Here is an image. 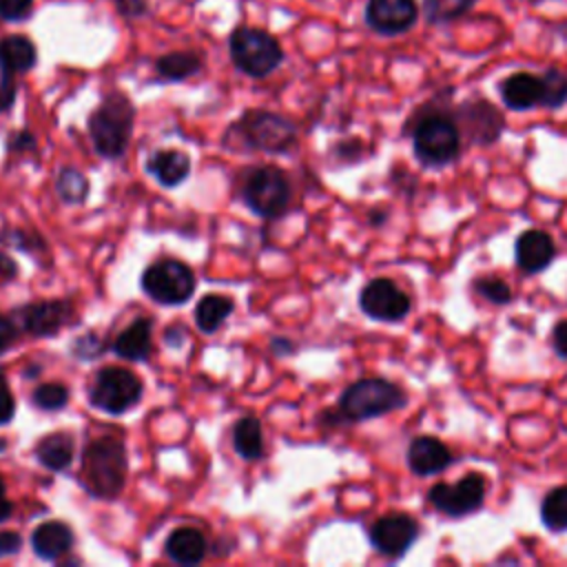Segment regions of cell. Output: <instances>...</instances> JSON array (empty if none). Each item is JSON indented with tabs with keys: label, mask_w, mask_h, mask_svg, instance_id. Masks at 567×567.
<instances>
[{
	"label": "cell",
	"mask_w": 567,
	"mask_h": 567,
	"mask_svg": "<svg viewBox=\"0 0 567 567\" xmlns=\"http://www.w3.org/2000/svg\"><path fill=\"white\" fill-rule=\"evenodd\" d=\"M412 151L425 168H443L461 153V126L452 113L427 111L412 126Z\"/></svg>",
	"instance_id": "cell-1"
},
{
	"label": "cell",
	"mask_w": 567,
	"mask_h": 567,
	"mask_svg": "<svg viewBox=\"0 0 567 567\" xmlns=\"http://www.w3.org/2000/svg\"><path fill=\"white\" fill-rule=\"evenodd\" d=\"M133 120L135 109L124 93L111 91L104 95V100L89 115V135L95 151L106 159L120 157L128 146Z\"/></svg>",
	"instance_id": "cell-2"
},
{
	"label": "cell",
	"mask_w": 567,
	"mask_h": 567,
	"mask_svg": "<svg viewBox=\"0 0 567 567\" xmlns=\"http://www.w3.org/2000/svg\"><path fill=\"white\" fill-rule=\"evenodd\" d=\"M126 450L113 436H102L84 450L82 483L97 498H117L126 483Z\"/></svg>",
	"instance_id": "cell-3"
},
{
	"label": "cell",
	"mask_w": 567,
	"mask_h": 567,
	"mask_svg": "<svg viewBox=\"0 0 567 567\" xmlns=\"http://www.w3.org/2000/svg\"><path fill=\"white\" fill-rule=\"evenodd\" d=\"M408 394L392 381L368 377L350 383L339 399V414L346 421H368L405 408Z\"/></svg>",
	"instance_id": "cell-4"
},
{
	"label": "cell",
	"mask_w": 567,
	"mask_h": 567,
	"mask_svg": "<svg viewBox=\"0 0 567 567\" xmlns=\"http://www.w3.org/2000/svg\"><path fill=\"white\" fill-rule=\"evenodd\" d=\"M237 142V148L286 153L295 144V124L279 113L248 111L226 133V142Z\"/></svg>",
	"instance_id": "cell-5"
},
{
	"label": "cell",
	"mask_w": 567,
	"mask_h": 567,
	"mask_svg": "<svg viewBox=\"0 0 567 567\" xmlns=\"http://www.w3.org/2000/svg\"><path fill=\"white\" fill-rule=\"evenodd\" d=\"M228 53L237 71L248 78H266L284 62L279 40L257 27H237L228 38Z\"/></svg>",
	"instance_id": "cell-6"
},
{
	"label": "cell",
	"mask_w": 567,
	"mask_h": 567,
	"mask_svg": "<svg viewBox=\"0 0 567 567\" xmlns=\"http://www.w3.org/2000/svg\"><path fill=\"white\" fill-rule=\"evenodd\" d=\"M142 379L126 368H102L91 385L89 401L106 414H124L142 399Z\"/></svg>",
	"instance_id": "cell-7"
},
{
	"label": "cell",
	"mask_w": 567,
	"mask_h": 567,
	"mask_svg": "<svg viewBox=\"0 0 567 567\" xmlns=\"http://www.w3.org/2000/svg\"><path fill=\"white\" fill-rule=\"evenodd\" d=\"M241 197L255 215L275 219L281 217L290 204V184L279 168L259 166L246 177Z\"/></svg>",
	"instance_id": "cell-8"
},
{
	"label": "cell",
	"mask_w": 567,
	"mask_h": 567,
	"mask_svg": "<svg viewBox=\"0 0 567 567\" xmlns=\"http://www.w3.org/2000/svg\"><path fill=\"white\" fill-rule=\"evenodd\" d=\"M142 290L157 303L179 306L195 292L193 270L177 259H162L142 275Z\"/></svg>",
	"instance_id": "cell-9"
},
{
	"label": "cell",
	"mask_w": 567,
	"mask_h": 567,
	"mask_svg": "<svg viewBox=\"0 0 567 567\" xmlns=\"http://www.w3.org/2000/svg\"><path fill=\"white\" fill-rule=\"evenodd\" d=\"M430 505L450 516L463 518L483 507L485 501V476L470 472L456 483H434L427 492Z\"/></svg>",
	"instance_id": "cell-10"
},
{
	"label": "cell",
	"mask_w": 567,
	"mask_h": 567,
	"mask_svg": "<svg viewBox=\"0 0 567 567\" xmlns=\"http://www.w3.org/2000/svg\"><path fill=\"white\" fill-rule=\"evenodd\" d=\"M359 308L374 321L396 323L410 312L412 303L410 297L392 279L377 277L368 281L359 292Z\"/></svg>",
	"instance_id": "cell-11"
},
{
	"label": "cell",
	"mask_w": 567,
	"mask_h": 567,
	"mask_svg": "<svg viewBox=\"0 0 567 567\" xmlns=\"http://www.w3.org/2000/svg\"><path fill=\"white\" fill-rule=\"evenodd\" d=\"M421 527L410 514H388L370 525V545L385 558H401L419 540Z\"/></svg>",
	"instance_id": "cell-12"
},
{
	"label": "cell",
	"mask_w": 567,
	"mask_h": 567,
	"mask_svg": "<svg viewBox=\"0 0 567 567\" xmlns=\"http://www.w3.org/2000/svg\"><path fill=\"white\" fill-rule=\"evenodd\" d=\"M416 0H368L363 9L365 27L379 35L394 38L408 33L419 20Z\"/></svg>",
	"instance_id": "cell-13"
},
{
	"label": "cell",
	"mask_w": 567,
	"mask_h": 567,
	"mask_svg": "<svg viewBox=\"0 0 567 567\" xmlns=\"http://www.w3.org/2000/svg\"><path fill=\"white\" fill-rule=\"evenodd\" d=\"M454 117L465 122L467 133L476 144H492L494 140H498L505 124L501 111L483 97L463 102L458 109V115Z\"/></svg>",
	"instance_id": "cell-14"
},
{
	"label": "cell",
	"mask_w": 567,
	"mask_h": 567,
	"mask_svg": "<svg viewBox=\"0 0 567 567\" xmlns=\"http://www.w3.org/2000/svg\"><path fill=\"white\" fill-rule=\"evenodd\" d=\"M405 461H408V467L412 474L434 476L452 465L454 454L436 436H414L408 445Z\"/></svg>",
	"instance_id": "cell-15"
},
{
	"label": "cell",
	"mask_w": 567,
	"mask_h": 567,
	"mask_svg": "<svg viewBox=\"0 0 567 567\" xmlns=\"http://www.w3.org/2000/svg\"><path fill=\"white\" fill-rule=\"evenodd\" d=\"M543 78L529 71L509 73L498 82V95L512 111H532L543 106Z\"/></svg>",
	"instance_id": "cell-16"
},
{
	"label": "cell",
	"mask_w": 567,
	"mask_h": 567,
	"mask_svg": "<svg viewBox=\"0 0 567 567\" xmlns=\"http://www.w3.org/2000/svg\"><path fill=\"white\" fill-rule=\"evenodd\" d=\"M514 257H516V266L523 272H527V275L543 272L545 268H549V264L556 257L554 239L545 230H538V228L523 230L516 237Z\"/></svg>",
	"instance_id": "cell-17"
},
{
	"label": "cell",
	"mask_w": 567,
	"mask_h": 567,
	"mask_svg": "<svg viewBox=\"0 0 567 567\" xmlns=\"http://www.w3.org/2000/svg\"><path fill=\"white\" fill-rule=\"evenodd\" d=\"M69 317H71V306L60 299L29 303L20 310L22 328L33 337L55 334L66 323Z\"/></svg>",
	"instance_id": "cell-18"
},
{
	"label": "cell",
	"mask_w": 567,
	"mask_h": 567,
	"mask_svg": "<svg viewBox=\"0 0 567 567\" xmlns=\"http://www.w3.org/2000/svg\"><path fill=\"white\" fill-rule=\"evenodd\" d=\"M33 551L44 560H58L73 547V532L62 520H44L31 534Z\"/></svg>",
	"instance_id": "cell-19"
},
{
	"label": "cell",
	"mask_w": 567,
	"mask_h": 567,
	"mask_svg": "<svg viewBox=\"0 0 567 567\" xmlns=\"http://www.w3.org/2000/svg\"><path fill=\"white\" fill-rule=\"evenodd\" d=\"M148 173L162 184V186H179L188 173H190V159L186 153L177 151V148H162V151H155L151 157H148V164H146Z\"/></svg>",
	"instance_id": "cell-20"
},
{
	"label": "cell",
	"mask_w": 567,
	"mask_h": 567,
	"mask_svg": "<svg viewBox=\"0 0 567 567\" xmlns=\"http://www.w3.org/2000/svg\"><path fill=\"white\" fill-rule=\"evenodd\" d=\"M166 554L173 563L177 565H197L206 556V538L199 529L195 527H177L168 538H166Z\"/></svg>",
	"instance_id": "cell-21"
},
{
	"label": "cell",
	"mask_w": 567,
	"mask_h": 567,
	"mask_svg": "<svg viewBox=\"0 0 567 567\" xmlns=\"http://www.w3.org/2000/svg\"><path fill=\"white\" fill-rule=\"evenodd\" d=\"M153 326L148 319H135L113 341V352L128 361H144L151 352Z\"/></svg>",
	"instance_id": "cell-22"
},
{
	"label": "cell",
	"mask_w": 567,
	"mask_h": 567,
	"mask_svg": "<svg viewBox=\"0 0 567 567\" xmlns=\"http://www.w3.org/2000/svg\"><path fill=\"white\" fill-rule=\"evenodd\" d=\"M0 60L16 73H27L38 64V49L31 38L11 33L0 38Z\"/></svg>",
	"instance_id": "cell-23"
},
{
	"label": "cell",
	"mask_w": 567,
	"mask_h": 567,
	"mask_svg": "<svg viewBox=\"0 0 567 567\" xmlns=\"http://www.w3.org/2000/svg\"><path fill=\"white\" fill-rule=\"evenodd\" d=\"M202 58L195 51H171L155 60V73L166 82H182L202 71Z\"/></svg>",
	"instance_id": "cell-24"
},
{
	"label": "cell",
	"mask_w": 567,
	"mask_h": 567,
	"mask_svg": "<svg viewBox=\"0 0 567 567\" xmlns=\"http://www.w3.org/2000/svg\"><path fill=\"white\" fill-rule=\"evenodd\" d=\"M35 458L51 472H62L73 461V439L66 432H53L35 445Z\"/></svg>",
	"instance_id": "cell-25"
},
{
	"label": "cell",
	"mask_w": 567,
	"mask_h": 567,
	"mask_svg": "<svg viewBox=\"0 0 567 567\" xmlns=\"http://www.w3.org/2000/svg\"><path fill=\"white\" fill-rule=\"evenodd\" d=\"M235 310V303L226 295H204L195 306V323L202 332H215L228 315Z\"/></svg>",
	"instance_id": "cell-26"
},
{
	"label": "cell",
	"mask_w": 567,
	"mask_h": 567,
	"mask_svg": "<svg viewBox=\"0 0 567 567\" xmlns=\"http://www.w3.org/2000/svg\"><path fill=\"white\" fill-rule=\"evenodd\" d=\"M233 445L235 452L246 458V461H257L264 454V434H261V423L255 416H241L235 423L233 430Z\"/></svg>",
	"instance_id": "cell-27"
},
{
	"label": "cell",
	"mask_w": 567,
	"mask_h": 567,
	"mask_svg": "<svg viewBox=\"0 0 567 567\" xmlns=\"http://www.w3.org/2000/svg\"><path fill=\"white\" fill-rule=\"evenodd\" d=\"M476 2L478 0H421V13L427 24L439 27L463 18Z\"/></svg>",
	"instance_id": "cell-28"
},
{
	"label": "cell",
	"mask_w": 567,
	"mask_h": 567,
	"mask_svg": "<svg viewBox=\"0 0 567 567\" xmlns=\"http://www.w3.org/2000/svg\"><path fill=\"white\" fill-rule=\"evenodd\" d=\"M540 520L549 532H567V485L554 487L540 503Z\"/></svg>",
	"instance_id": "cell-29"
},
{
	"label": "cell",
	"mask_w": 567,
	"mask_h": 567,
	"mask_svg": "<svg viewBox=\"0 0 567 567\" xmlns=\"http://www.w3.org/2000/svg\"><path fill=\"white\" fill-rule=\"evenodd\" d=\"M55 190L64 204H82L89 195V179L82 171L66 166L58 173Z\"/></svg>",
	"instance_id": "cell-30"
},
{
	"label": "cell",
	"mask_w": 567,
	"mask_h": 567,
	"mask_svg": "<svg viewBox=\"0 0 567 567\" xmlns=\"http://www.w3.org/2000/svg\"><path fill=\"white\" fill-rule=\"evenodd\" d=\"M543 78V109H560L567 102V73L558 66H549L540 73Z\"/></svg>",
	"instance_id": "cell-31"
},
{
	"label": "cell",
	"mask_w": 567,
	"mask_h": 567,
	"mask_svg": "<svg viewBox=\"0 0 567 567\" xmlns=\"http://www.w3.org/2000/svg\"><path fill=\"white\" fill-rule=\"evenodd\" d=\"M33 403L40 408V410H49V412H53V410H60V408H64L66 405V401H69V390H66V385H62V383H42V385H38L35 390H33Z\"/></svg>",
	"instance_id": "cell-32"
},
{
	"label": "cell",
	"mask_w": 567,
	"mask_h": 567,
	"mask_svg": "<svg viewBox=\"0 0 567 567\" xmlns=\"http://www.w3.org/2000/svg\"><path fill=\"white\" fill-rule=\"evenodd\" d=\"M474 290L481 297H485L487 301L498 303V306H505V303L512 301V288L498 277H478V279H474Z\"/></svg>",
	"instance_id": "cell-33"
},
{
	"label": "cell",
	"mask_w": 567,
	"mask_h": 567,
	"mask_svg": "<svg viewBox=\"0 0 567 567\" xmlns=\"http://www.w3.org/2000/svg\"><path fill=\"white\" fill-rule=\"evenodd\" d=\"M16 75L18 73L0 60V113H7L16 102V93H18Z\"/></svg>",
	"instance_id": "cell-34"
},
{
	"label": "cell",
	"mask_w": 567,
	"mask_h": 567,
	"mask_svg": "<svg viewBox=\"0 0 567 567\" xmlns=\"http://www.w3.org/2000/svg\"><path fill=\"white\" fill-rule=\"evenodd\" d=\"M35 0H0V20L4 22H24L33 13Z\"/></svg>",
	"instance_id": "cell-35"
},
{
	"label": "cell",
	"mask_w": 567,
	"mask_h": 567,
	"mask_svg": "<svg viewBox=\"0 0 567 567\" xmlns=\"http://www.w3.org/2000/svg\"><path fill=\"white\" fill-rule=\"evenodd\" d=\"M113 4H115V11L128 20L148 16V0H113Z\"/></svg>",
	"instance_id": "cell-36"
},
{
	"label": "cell",
	"mask_w": 567,
	"mask_h": 567,
	"mask_svg": "<svg viewBox=\"0 0 567 567\" xmlns=\"http://www.w3.org/2000/svg\"><path fill=\"white\" fill-rule=\"evenodd\" d=\"M13 414H16V399L4 381V374L0 372V425L9 423L13 419Z\"/></svg>",
	"instance_id": "cell-37"
},
{
	"label": "cell",
	"mask_w": 567,
	"mask_h": 567,
	"mask_svg": "<svg viewBox=\"0 0 567 567\" xmlns=\"http://www.w3.org/2000/svg\"><path fill=\"white\" fill-rule=\"evenodd\" d=\"M100 350H102V346L97 343V339H95L93 334L82 337V339L75 341V346H73V352H75V357H80V359H93V357L100 354Z\"/></svg>",
	"instance_id": "cell-38"
},
{
	"label": "cell",
	"mask_w": 567,
	"mask_h": 567,
	"mask_svg": "<svg viewBox=\"0 0 567 567\" xmlns=\"http://www.w3.org/2000/svg\"><path fill=\"white\" fill-rule=\"evenodd\" d=\"M551 348L558 357L567 359V319H560L551 330Z\"/></svg>",
	"instance_id": "cell-39"
},
{
	"label": "cell",
	"mask_w": 567,
	"mask_h": 567,
	"mask_svg": "<svg viewBox=\"0 0 567 567\" xmlns=\"http://www.w3.org/2000/svg\"><path fill=\"white\" fill-rule=\"evenodd\" d=\"M20 547H22V536L18 532H7V529L0 532V558L18 554Z\"/></svg>",
	"instance_id": "cell-40"
},
{
	"label": "cell",
	"mask_w": 567,
	"mask_h": 567,
	"mask_svg": "<svg viewBox=\"0 0 567 567\" xmlns=\"http://www.w3.org/2000/svg\"><path fill=\"white\" fill-rule=\"evenodd\" d=\"M9 148L11 151H24V148H33L35 146V137L29 133V131H18L13 133L9 140H7Z\"/></svg>",
	"instance_id": "cell-41"
},
{
	"label": "cell",
	"mask_w": 567,
	"mask_h": 567,
	"mask_svg": "<svg viewBox=\"0 0 567 567\" xmlns=\"http://www.w3.org/2000/svg\"><path fill=\"white\" fill-rule=\"evenodd\" d=\"M16 339V326L11 319L0 315V352H4Z\"/></svg>",
	"instance_id": "cell-42"
},
{
	"label": "cell",
	"mask_w": 567,
	"mask_h": 567,
	"mask_svg": "<svg viewBox=\"0 0 567 567\" xmlns=\"http://www.w3.org/2000/svg\"><path fill=\"white\" fill-rule=\"evenodd\" d=\"M11 512H13V503L7 498L4 481H2V476H0V523H2V520H7V518L11 516Z\"/></svg>",
	"instance_id": "cell-43"
},
{
	"label": "cell",
	"mask_w": 567,
	"mask_h": 567,
	"mask_svg": "<svg viewBox=\"0 0 567 567\" xmlns=\"http://www.w3.org/2000/svg\"><path fill=\"white\" fill-rule=\"evenodd\" d=\"M16 272H18V268H16L13 259L9 255L0 252V277L9 279V277H16Z\"/></svg>",
	"instance_id": "cell-44"
},
{
	"label": "cell",
	"mask_w": 567,
	"mask_h": 567,
	"mask_svg": "<svg viewBox=\"0 0 567 567\" xmlns=\"http://www.w3.org/2000/svg\"><path fill=\"white\" fill-rule=\"evenodd\" d=\"M164 337H166V343L171 341V343L179 346V343L184 341V337H186V334H184V330H182V328H171V330H166V334H164Z\"/></svg>",
	"instance_id": "cell-45"
},
{
	"label": "cell",
	"mask_w": 567,
	"mask_h": 567,
	"mask_svg": "<svg viewBox=\"0 0 567 567\" xmlns=\"http://www.w3.org/2000/svg\"><path fill=\"white\" fill-rule=\"evenodd\" d=\"M532 2H534V0H532Z\"/></svg>",
	"instance_id": "cell-46"
}]
</instances>
